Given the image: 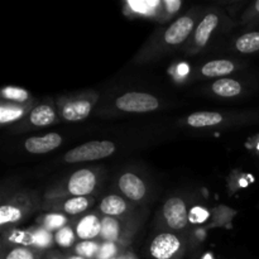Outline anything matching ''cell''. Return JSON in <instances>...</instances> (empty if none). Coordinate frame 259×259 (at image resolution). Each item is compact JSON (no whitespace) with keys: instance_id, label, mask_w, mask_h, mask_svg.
<instances>
[{"instance_id":"obj_1","label":"cell","mask_w":259,"mask_h":259,"mask_svg":"<svg viewBox=\"0 0 259 259\" xmlns=\"http://www.w3.org/2000/svg\"><path fill=\"white\" fill-rule=\"evenodd\" d=\"M115 152V146L110 141H91L71 149L65 154V161L68 163L96 161L111 156Z\"/></svg>"},{"instance_id":"obj_2","label":"cell","mask_w":259,"mask_h":259,"mask_svg":"<svg viewBox=\"0 0 259 259\" xmlns=\"http://www.w3.org/2000/svg\"><path fill=\"white\" fill-rule=\"evenodd\" d=\"M116 108L128 113H148L158 109L159 101L144 93H126L116 99Z\"/></svg>"},{"instance_id":"obj_3","label":"cell","mask_w":259,"mask_h":259,"mask_svg":"<svg viewBox=\"0 0 259 259\" xmlns=\"http://www.w3.org/2000/svg\"><path fill=\"white\" fill-rule=\"evenodd\" d=\"M163 217L169 228L181 230L189 223V211L186 204L180 197H171L163 206Z\"/></svg>"},{"instance_id":"obj_4","label":"cell","mask_w":259,"mask_h":259,"mask_svg":"<svg viewBox=\"0 0 259 259\" xmlns=\"http://www.w3.org/2000/svg\"><path fill=\"white\" fill-rule=\"evenodd\" d=\"M181 248L179 238L171 233H162L157 235L151 243L149 252L156 259H171Z\"/></svg>"},{"instance_id":"obj_5","label":"cell","mask_w":259,"mask_h":259,"mask_svg":"<svg viewBox=\"0 0 259 259\" xmlns=\"http://www.w3.org/2000/svg\"><path fill=\"white\" fill-rule=\"evenodd\" d=\"M96 176L91 169H78L70 177L67 184L68 192L73 196H86L95 189Z\"/></svg>"},{"instance_id":"obj_6","label":"cell","mask_w":259,"mask_h":259,"mask_svg":"<svg viewBox=\"0 0 259 259\" xmlns=\"http://www.w3.org/2000/svg\"><path fill=\"white\" fill-rule=\"evenodd\" d=\"M62 143V137L58 133H48L43 137H32L25 141L24 147L29 153L45 154L58 148Z\"/></svg>"},{"instance_id":"obj_7","label":"cell","mask_w":259,"mask_h":259,"mask_svg":"<svg viewBox=\"0 0 259 259\" xmlns=\"http://www.w3.org/2000/svg\"><path fill=\"white\" fill-rule=\"evenodd\" d=\"M119 189L129 200H133V201L142 200L147 192L144 182L132 172L121 175L119 179Z\"/></svg>"},{"instance_id":"obj_8","label":"cell","mask_w":259,"mask_h":259,"mask_svg":"<svg viewBox=\"0 0 259 259\" xmlns=\"http://www.w3.org/2000/svg\"><path fill=\"white\" fill-rule=\"evenodd\" d=\"M194 28V20L190 17H181L172 23L164 33V40L168 45H180L184 42Z\"/></svg>"},{"instance_id":"obj_9","label":"cell","mask_w":259,"mask_h":259,"mask_svg":"<svg viewBox=\"0 0 259 259\" xmlns=\"http://www.w3.org/2000/svg\"><path fill=\"white\" fill-rule=\"evenodd\" d=\"M91 103L88 100L70 101L62 108V118L68 121H80L91 113Z\"/></svg>"},{"instance_id":"obj_10","label":"cell","mask_w":259,"mask_h":259,"mask_svg":"<svg viewBox=\"0 0 259 259\" xmlns=\"http://www.w3.org/2000/svg\"><path fill=\"white\" fill-rule=\"evenodd\" d=\"M101 233V222L95 215H88L78 222L76 234L80 239L91 240Z\"/></svg>"},{"instance_id":"obj_11","label":"cell","mask_w":259,"mask_h":259,"mask_svg":"<svg viewBox=\"0 0 259 259\" xmlns=\"http://www.w3.org/2000/svg\"><path fill=\"white\" fill-rule=\"evenodd\" d=\"M218 24H219V18H218V15L207 14L200 22V24L196 28V32H195V40H196L197 45L201 46V47L206 45L212 30L218 27Z\"/></svg>"},{"instance_id":"obj_12","label":"cell","mask_w":259,"mask_h":259,"mask_svg":"<svg viewBox=\"0 0 259 259\" xmlns=\"http://www.w3.org/2000/svg\"><path fill=\"white\" fill-rule=\"evenodd\" d=\"M235 68L234 63L229 60H215L210 61L202 66L201 72L207 77H219V76L229 75Z\"/></svg>"},{"instance_id":"obj_13","label":"cell","mask_w":259,"mask_h":259,"mask_svg":"<svg viewBox=\"0 0 259 259\" xmlns=\"http://www.w3.org/2000/svg\"><path fill=\"white\" fill-rule=\"evenodd\" d=\"M223 121V115L215 111H200L194 113L187 118V124L194 128H202V126H211L220 124Z\"/></svg>"},{"instance_id":"obj_14","label":"cell","mask_w":259,"mask_h":259,"mask_svg":"<svg viewBox=\"0 0 259 259\" xmlns=\"http://www.w3.org/2000/svg\"><path fill=\"white\" fill-rule=\"evenodd\" d=\"M212 91L222 98H233L242 93V85L232 78H220L212 83Z\"/></svg>"},{"instance_id":"obj_15","label":"cell","mask_w":259,"mask_h":259,"mask_svg":"<svg viewBox=\"0 0 259 259\" xmlns=\"http://www.w3.org/2000/svg\"><path fill=\"white\" fill-rule=\"evenodd\" d=\"M55 111H53V109L48 105L37 106V108H34L30 111L29 115L30 123L35 126L50 125V124H52L53 121H55Z\"/></svg>"},{"instance_id":"obj_16","label":"cell","mask_w":259,"mask_h":259,"mask_svg":"<svg viewBox=\"0 0 259 259\" xmlns=\"http://www.w3.org/2000/svg\"><path fill=\"white\" fill-rule=\"evenodd\" d=\"M100 210L108 217H116V215H121L123 212H125L126 204L120 196L109 195L101 201Z\"/></svg>"},{"instance_id":"obj_17","label":"cell","mask_w":259,"mask_h":259,"mask_svg":"<svg viewBox=\"0 0 259 259\" xmlns=\"http://www.w3.org/2000/svg\"><path fill=\"white\" fill-rule=\"evenodd\" d=\"M235 47L242 53H253L259 51V32H250L243 34L235 42Z\"/></svg>"},{"instance_id":"obj_18","label":"cell","mask_w":259,"mask_h":259,"mask_svg":"<svg viewBox=\"0 0 259 259\" xmlns=\"http://www.w3.org/2000/svg\"><path fill=\"white\" fill-rule=\"evenodd\" d=\"M101 237L105 242H111L119 237V222L113 217H106L101 220Z\"/></svg>"},{"instance_id":"obj_19","label":"cell","mask_w":259,"mask_h":259,"mask_svg":"<svg viewBox=\"0 0 259 259\" xmlns=\"http://www.w3.org/2000/svg\"><path fill=\"white\" fill-rule=\"evenodd\" d=\"M90 202H93V200L88 199L86 196H75L65 202L63 210L70 215H77L85 211L90 206Z\"/></svg>"},{"instance_id":"obj_20","label":"cell","mask_w":259,"mask_h":259,"mask_svg":"<svg viewBox=\"0 0 259 259\" xmlns=\"http://www.w3.org/2000/svg\"><path fill=\"white\" fill-rule=\"evenodd\" d=\"M23 211L14 205H3L0 207V224L5 225L8 223L19 222L22 219Z\"/></svg>"},{"instance_id":"obj_21","label":"cell","mask_w":259,"mask_h":259,"mask_svg":"<svg viewBox=\"0 0 259 259\" xmlns=\"http://www.w3.org/2000/svg\"><path fill=\"white\" fill-rule=\"evenodd\" d=\"M2 95L8 100L17 101V103H24L29 99V94L27 90L20 88H14V86H8L2 91Z\"/></svg>"},{"instance_id":"obj_22","label":"cell","mask_w":259,"mask_h":259,"mask_svg":"<svg viewBox=\"0 0 259 259\" xmlns=\"http://www.w3.org/2000/svg\"><path fill=\"white\" fill-rule=\"evenodd\" d=\"M100 250V247L98 245V243L91 242V240H85V242L80 243V244L76 247V253L77 255L83 258H91L99 253Z\"/></svg>"},{"instance_id":"obj_23","label":"cell","mask_w":259,"mask_h":259,"mask_svg":"<svg viewBox=\"0 0 259 259\" xmlns=\"http://www.w3.org/2000/svg\"><path fill=\"white\" fill-rule=\"evenodd\" d=\"M56 242L63 248L71 247L75 242V234H73L72 229L68 227H63L62 229L58 230L57 234H56Z\"/></svg>"},{"instance_id":"obj_24","label":"cell","mask_w":259,"mask_h":259,"mask_svg":"<svg viewBox=\"0 0 259 259\" xmlns=\"http://www.w3.org/2000/svg\"><path fill=\"white\" fill-rule=\"evenodd\" d=\"M30 239H32V244L38 245L40 248H46L52 243V235L47 230L40 229L35 232L33 235H30Z\"/></svg>"},{"instance_id":"obj_25","label":"cell","mask_w":259,"mask_h":259,"mask_svg":"<svg viewBox=\"0 0 259 259\" xmlns=\"http://www.w3.org/2000/svg\"><path fill=\"white\" fill-rule=\"evenodd\" d=\"M43 224H45V227L47 228L48 230H60L62 229L63 225L66 224V218L58 214L47 215V217L45 218Z\"/></svg>"},{"instance_id":"obj_26","label":"cell","mask_w":259,"mask_h":259,"mask_svg":"<svg viewBox=\"0 0 259 259\" xmlns=\"http://www.w3.org/2000/svg\"><path fill=\"white\" fill-rule=\"evenodd\" d=\"M4 259H35V255L29 248L17 247L10 249Z\"/></svg>"},{"instance_id":"obj_27","label":"cell","mask_w":259,"mask_h":259,"mask_svg":"<svg viewBox=\"0 0 259 259\" xmlns=\"http://www.w3.org/2000/svg\"><path fill=\"white\" fill-rule=\"evenodd\" d=\"M23 114L22 109L13 108V106H2V110H0V121L2 123H8V121L15 120V119L19 118Z\"/></svg>"},{"instance_id":"obj_28","label":"cell","mask_w":259,"mask_h":259,"mask_svg":"<svg viewBox=\"0 0 259 259\" xmlns=\"http://www.w3.org/2000/svg\"><path fill=\"white\" fill-rule=\"evenodd\" d=\"M116 253V247L114 243L106 242L104 243L100 247V250H99V259H110L114 257Z\"/></svg>"},{"instance_id":"obj_29","label":"cell","mask_w":259,"mask_h":259,"mask_svg":"<svg viewBox=\"0 0 259 259\" xmlns=\"http://www.w3.org/2000/svg\"><path fill=\"white\" fill-rule=\"evenodd\" d=\"M202 212H206V211H205V210L199 209V207L194 209V211H191V220H192V223H201L202 220H204L205 218H206V217H202Z\"/></svg>"},{"instance_id":"obj_30","label":"cell","mask_w":259,"mask_h":259,"mask_svg":"<svg viewBox=\"0 0 259 259\" xmlns=\"http://www.w3.org/2000/svg\"><path fill=\"white\" fill-rule=\"evenodd\" d=\"M167 7V10H168L169 13H176L177 10L180 9V7L182 5V3L180 2V0H168V2L164 3Z\"/></svg>"},{"instance_id":"obj_31","label":"cell","mask_w":259,"mask_h":259,"mask_svg":"<svg viewBox=\"0 0 259 259\" xmlns=\"http://www.w3.org/2000/svg\"><path fill=\"white\" fill-rule=\"evenodd\" d=\"M67 259H86V258L80 257V255H71V257H68Z\"/></svg>"},{"instance_id":"obj_32","label":"cell","mask_w":259,"mask_h":259,"mask_svg":"<svg viewBox=\"0 0 259 259\" xmlns=\"http://www.w3.org/2000/svg\"><path fill=\"white\" fill-rule=\"evenodd\" d=\"M254 8H255V10H257V12L259 13V0L254 4Z\"/></svg>"},{"instance_id":"obj_33","label":"cell","mask_w":259,"mask_h":259,"mask_svg":"<svg viewBox=\"0 0 259 259\" xmlns=\"http://www.w3.org/2000/svg\"><path fill=\"white\" fill-rule=\"evenodd\" d=\"M52 259H58V258H52Z\"/></svg>"}]
</instances>
